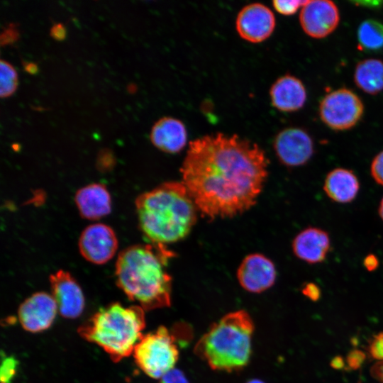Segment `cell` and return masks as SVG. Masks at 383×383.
I'll return each mask as SVG.
<instances>
[{
  "mask_svg": "<svg viewBox=\"0 0 383 383\" xmlns=\"http://www.w3.org/2000/svg\"><path fill=\"white\" fill-rule=\"evenodd\" d=\"M268 165L257 143L216 133L189 143L180 172L199 212L209 219L224 218L256 204L268 177Z\"/></svg>",
  "mask_w": 383,
  "mask_h": 383,
  "instance_id": "cell-1",
  "label": "cell"
},
{
  "mask_svg": "<svg viewBox=\"0 0 383 383\" xmlns=\"http://www.w3.org/2000/svg\"><path fill=\"white\" fill-rule=\"evenodd\" d=\"M175 254L166 245L136 244L118 255L115 276L118 287L145 311L169 307L172 278L167 262Z\"/></svg>",
  "mask_w": 383,
  "mask_h": 383,
  "instance_id": "cell-2",
  "label": "cell"
},
{
  "mask_svg": "<svg viewBox=\"0 0 383 383\" xmlns=\"http://www.w3.org/2000/svg\"><path fill=\"white\" fill-rule=\"evenodd\" d=\"M139 227L151 243L167 245L188 236L199 210L182 182H163L135 199Z\"/></svg>",
  "mask_w": 383,
  "mask_h": 383,
  "instance_id": "cell-3",
  "label": "cell"
},
{
  "mask_svg": "<svg viewBox=\"0 0 383 383\" xmlns=\"http://www.w3.org/2000/svg\"><path fill=\"white\" fill-rule=\"evenodd\" d=\"M254 328L247 311L231 312L211 325L195 345L194 353L214 370H240L250 359Z\"/></svg>",
  "mask_w": 383,
  "mask_h": 383,
  "instance_id": "cell-4",
  "label": "cell"
},
{
  "mask_svg": "<svg viewBox=\"0 0 383 383\" xmlns=\"http://www.w3.org/2000/svg\"><path fill=\"white\" fill-rule=\"evenodd\" d=\"M145 310L115 302L101 308L78 328L86 340L101 347L117 362L133 353L145 327Z\"/></svg>",
  "mask_w": 383,
  "mask_h": 383,
  "instance_id": "cell-5",
  "label": "cell"
},
{
  "mask_svg": "<svg viewBox=\"0 0 383 383\" xmlns=\"http://www.w3.org/2000/svg\"><path fill=\"white\" fill-rule=\"evenodd\" d=\"M176 338L165 326L143 335L133 355L136 365L148 376L160 379L174 368L179 358Z\"/></svg>",
  "mask_w": 383,
  "mask_h": 383,
  "instance_id": "cell-6",
  "label": "cell"
},
{
  "mask_svg": "<svg viewBox=\"0 0 383 383\" xmlns=\"http://www.w3.org/2000/svg\"><path fill=\"white\" fill-rule=\"evenodd\" d=\"M318 113L322 122L331 129L345 131L353 128L361 120L364 105L354 91L340 88L322 98Z\"/></svg>",
  "mask_w": 383,
  "mask_h": 383,
  "instance_id": "cell-7",
  "label": "cell"
},
{
  "mask_svg": "<svg viewBox=\"0 0 383 383\" xmlns=\"http://www.w3.org/2000/svg\"><path fill=\"white\" fill-rule=\"evenodd\" d=\"M273 147L279 161L288 167L306 165L314 154V143L307 131L298 127L282 130L275 136Z\"/></svg>",
  "mask_w": 383,
  "mask_h": 383,
  "instance_id": "cell-8",
  "label": "cell"
},
{
  "mask_svg": "<svg viewBox=\"0 0 383 383\" xmlns=\"http://www.w3.org/2000/svg\"><path fill=\"white\" fill-rule=\"evenodd\" d=\"M118 249V239L114 231L104 223L88 226L79 239V250L87 261L102 265L109 262Z\"/></svg>",
  "mask_w": 383,
  "mask_h": 383,
  "instance_id": "cell-9",
  "label": "cell"
},
{
  "mask_svg": "<svg viewBox=\"0 0 383 383\" xmlns=\"http://www.w3.org/2000/svg\"><path fill=\"white\" fill-rule=\"evenodd\" d=\"M276 25L272 11L261 3H252L243 7L238 13L235 28L244 40L257 43L267 39Z\"/></svg>",
  "mask_w": 383,
  "mask_h": 383,
  "instance_id": "cell-10",
  "label": "cell"
},
{
  "mask_svg": "<svg viewBox=\"0 0 383 383\" xmlns=\"http://www.w3.org/2000/svg\"><path fill=\"white\" fill-rule=\"evenodd\" d=\"M299 22L303 30L313 38H323L332 33L340 22L335 4L328 0L307 1L302 6Z\"/></svg>",
  "mask_w": 383,
  "mask_h": 383,
  "instance_id": "cell-11",
  "label": "cell"
},
{
  "mask_svg": "<svg viewBox=\"0 0 383 383\" xmlns=\"http://www.w3.org/2000/svg\"><path fill=\"white\" fill-rule=\"evenodd\" d=\"M236 276L240 285L251 293H261L272 287L277 279L274 262L261 253L247 255L240 264Z\"/></svg>",
  "mask_w": 383,
  "mask_h": 383,
  "instance_id": "cell-12",
  "label": "cell"
},
{
  "mask_svg": "<svg viewBox=\"0 0 383 383\" xmlns=\"http://www.w3.org/2000/svg\"><path fill=\"white\" fill-rule=\"evenodd\" d=\"M52 296L59 313L66 318H76L84 308L82 290L70 272L60 270L50 276Z\"/></svg>",
  "mask_w": 383,
  "mask_h": 383,
  "instance_id": "cell-13",
  "label": "cell"
},
{
  "mask_svg": "<svg viewBox=\"0 0 383 383\" xmlns=\"http://www.w3.org/2000/svg\"><path fill=\"white\" fill-rule=\"evenodd\" d=\"M57 311L52 295L40 292L30 296L20 305L18 316L26 331L38 333L50 327Z\"/></svg>",
  "mask_w": 383,
  "mask_h": 383,
  "instance_id": "cell-14",
  "label": "cell"
},
{
  "mask_svg": "<svg viewBox=\"0 0 383 383\" xmlns=\"http://www.w3.org/2000/svg\"><path fill=\"white\" fill-rule=\"evenodd\" d=\"M294 255L311 264L323 262L331 249V238L327 231L317 227H307L296 235L292 243Z\"/></svg>",
  "mask_w": 383,
  "mask_h": 383,
  "instance_id": "cell-15",
  "label": "cell"
},
{
  "mask_svg": "<svg viewBox=\"0 0 383 383\" xmlns=\"http://www.w3.org/2000/svg\"><path fill=\"white\" fill-rule=\"evenodd\" d=\"M272 105L283 112H293L301 109L307 94L303 82L295 76L285 74L279 77L270 89Z\"/></svg>",
  "mask_w": 383,
  "mask_h": 383,
  "instance_id": "cell-16",
  "label": "cell"
},
{
  "mask_svg": "<svg viewBox=\"0 0 383 383\" xmlns=\"http://www.w3.org/2000/svg\"><path fill=\"white\" fill-rule=\"evenodd\" d=\"M150 138L155 147L170 154L179 152L187 145V131L184 123L174 117L164 116L152 126Z\"/></svg>",
  "mask_w": 383,
  "mask_h": 383,
  "instance_id": "cell-17",
  "label": "cell"
},
{
  "mask_svg": "<svg viewBox=\"0 0 383 383\" xmlns=\"http://www.w3.org/2000/svg\"><path fill=\"white\" fill-rule=\"evenodd\" d=\"M74 201L82 217L98 220L110 213L111 195L105 185L92 183L77 190Z\"/></svg>",
  "mask_w": 383,
  "mask_h": 383,
  "instance_id": "cell-18",
  "label": "cell"
},
{
  "mask_svg": "<svg viewBox=\"0 0 383 383\" xmlns=\"http://www.w3.org/2000/svg\"><path fill=\"white\" fill-rule=\"evenodd\" d=\"M360 187L358 177L353 170L338 167L327 174L323 189L333 201L348 204L355 199Z\"/></svg>",
  "mask_w": 383,
  "mask_h": 383,
  "instance_id": "cell-19",
  "label": "cell"
},
{
  "mask_svg": "<svg viewBox=\"0 0 383 383\" xmlns=\"http://www.w3.org/2000/svg\"><path fill=\"white\" fill-rule=\"evenodd\" d=\"M354 81L364 92L375 95L383 91V61L375 58L365 59L355 68Z\"/></svg>",
  "mask_w": 383,
  "mask_h": 383,
  "instance_id": "cell-20",
  "label": "cell"
},
{
  "mask_svg": "<svg viewBox=\"0 0 383 383\" xmlns=\"http://www.w3.org/2000/svg\"><path fill=\"white\" fill-rule=\"evenodd\" d=\"M358 48L366 52L383 50V23L376 19L363 21L357 28Z\"/></svg>",
  "mask_w": 383,
  "mask_h": 383,
  "instance_id": "cell-21",
  "label": "cell"
},
{
  "mask_svg": "<svg viewBox=\"0 0 383 383\" xmlns=\"http://www.w3.org/2000/svg\"><path fill=\"white\" fill-rule=\"evenodd\" d=\"M0 96L6 98L11 96L17 87V73L14 67L7 61L0 60Z\"/></svg>",
  "mask_w": 383,
  "mask_h": 383,
  "instance_id": "cell-22",
  "label": "cell"
},
{
  "mask_svg": "<svg viewBox=\"0 0 383 383\" xmlns=\"http://www.w3.org/2000/svg\"><path fill=\"white\" fill-rule=\"evenodd\" d=\"M307 1L300 0H274L272 1L274 9L279 13L290 16L295 13Z\"/></svg>",
  "mask_w": 383,
  "mask_h": 383,
  "instance_id": "cell-23",
  "label": "cell"
},
{
  "mask_svg": "<svg viewBox=\"0 0 383 383\" xmlns=\"http://www.w3.org/2000/svg\"><path fill=\"white\" fill-rule=\"evenodd\" d=\"M17 361L11 357H5L1 367V382L11 383L16 372Z\"/></svg>",
  "mask_w": 383,
  "mask_h": 383,
  "instance_id": "cell-24",
  "label": "cell"
},
{
  "mask_svg": "<svg viewBox=\"0 0 383 383\" xmlns=\"http://www.w3.org/2000/svg\"><path fill=\"white\" fill-rule=\"evenodd\" d=\"M368 353L378 362H383V332L374 335L369 342Z\"/></svg>",
  "mask_w": 383,
  "mask_h": 383,
  "instance_id": "cell-25",
  "label": "cell"
},
{
  "mask_svg": "<svg viewBox=\"0 0 383 383\" xmlns=\"http://www.w3.org/2000/svg\"><path fill=\"white\" fill-rule=\"evenodd\" d=\"M370 174L374 182L383 187V150L373 158L370 165Z\"/></svg>",
  "mask_w": 383,
  "mask_h": 383,
  "instance_id": "cell-26",
  "label": "cell"
},
{
  "mask_svg": "<svg viewBox=\"0 0 383 383\" xmlns=\"http://www.w3.org/2000/svg\"><path fill=\"white\" fill-rule=\"evenodd\" d=\"M366 358L365 354L360 350H353L347 355L345 362L350 370H357L363 364Z\"/></svg>",
  "mask_w": 383,
  "mask_h": 383,
  "instance_id": "cell-27",
  "label": "cell"
},
{
  "mask_svg": "<svg viewBox=\"0 0 383 383\" xmlns=\"http://www.w3.org/2000/svg\"><path fill=\"white\" fill-rule=\"evenodd\" d=\"M159 383H189V381L181 370L174 368L162 376Z\"/></svg>",
  "mask_w": 383,
  "mask_h": 383,
  "instance_id": "cell-28",
  "label": "cell"
},
{
  "mask_svg": "<svg viewBox=\"0 0 383 383\" xmlns=\"http://www.w3.org/2000/svg\"><path fill=\"white\" fill-rule=\"evenodd\" d=\"M301 293L311 301H318L321 295L319 287L313 282H306L301 288Z\"/></svg>",
  "mask_w": 383,
  "mask_h": 383,
  "instance_id": "cell-29",
  "label": "cell"
},
{
  "mask_svg": "<svg viewBox=\"0 0 383 383\" xmlns=\"http://www.w3.org/2000/svg\"><path fill=\"white\" fill-rule=\"evenodd\" d=\"M18 33L13 25L6 28L1 35V44H7L13 42L18 38Z\"/></svg>",
  "mask_w": 383,
  "mask_h": 383,
  "instance_id": "cell-30",
  "label": "cell"
},
{
  "mask_svg": "<svg viewBox=\"0 0 383 383\" xmlns=\"http://www.w3.org/2000/svg\"><path fill=\"white\" fill-rule=\"evenodd\" d=\"M66 28L61 23L52 25L50 30V36L56 40H62L66 37Z\"/></svg>",
  "mask_w": 383,
  "mask_h": 383,
  "instance_id": "cell-31",
  "label": "cell"
},
{
  "mask_svg": "<svg viewBox=\"0 0 383 383\" xmlns=\"http://www.w3.org/2000/svg\"><path fill=\"white\" fill-rule=\"evenodd\" d=\"M379 262L374 254H368L363 260V266L369 272H373L379 267Z\"/></svg>",
  "mask_w": 383,
  "mask_h": 383,
  "instance_id": "cell-32",
  "label": "cell"
},
{
  "mask_svg": "<svg viewBox=\"0 0 383 383\" xmlns=\"http://www.w3.org/2000/svg\"><path fill=\"white\" fill-rule=\"evenodd\" d=\"M370 372L375 379L383 382V362H376L371 367Z\"/></svg>",
  "mask_w": 383,
  "mask_h": 383,
  "instance_id": "cell-33",
  "label": "cell"
},
{
  "mask_svg": "<svg viewBox=\"0 0 383 383\" xmlns=\"http://www.w3.org/2000/svg\"><path fill=\"white\" fill-rule=\"evenodd\" d=\"M25 72L30 74H35L38 71L37 64L33 62H22Z\"/></svg>",
  "mask_w": 383,
  "mask_h": 383,
  "instance_id": "cell-34",
  "label": "cell"
},
{
  "mask_svg": "<svg viewBox=\"0 0 383 383\" xmlns=\"http://www.w3.org/2000/svg\"><path fill=\"white\" fill-rule=\"evenodd\" d=\"M345 361L340 356H336L331 361V366L336 370H341L345 367Z\"/></svg>",
  "mask_w": 383,
  "mask_h": 383,
  "instance_id": "cell-35",
  "label": "cell"
},
{
  "mask_svg": "<svg viewBox=\"0 0 383 383\" xmlns=\"http://www.w3.org/2000/svg\"><path fill=\"white\" fill-rule=\"evenodd\" d=\"M378 213L382 221H383V197L382 198L379 204Z\"/></svg>",
  "mask_w": 383,
  "mask_h": 383,
  "instance_id": "cell-36",
  "label": "cell"
},
{
  "mask_svg": "<svg viewBox=\"0 0 383 383\" xmlns=\"http://www.w3.org/2000/svg\"><path fill=\"white\" fill-rule=\"evenodd\" d=\"M246 383H265L263 381L257 379H253L248 381Z\"/></svg>",
  "mask_w": 383,
  "mask_h": 383,
  "instance_id": "cell-37",
  "label": "cell"
}]
</instances>
